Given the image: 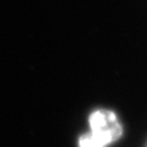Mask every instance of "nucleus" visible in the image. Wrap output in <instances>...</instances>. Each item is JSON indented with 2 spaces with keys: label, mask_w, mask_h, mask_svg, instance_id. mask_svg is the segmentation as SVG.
I'll return each mask as SVG.
<instances>
[{
  "label": "nucleus",
  "mask_w": 147,
  "mask_h": 147,
  "mask_svg": "<svg viewBox=\"0 0 147 147\" xmlns=\"http://www.w3.org/2000/svg\"><path fill=\"white\" fill-rule=\"evenodd\" d=\"M79 146H80V147H102L97 141L92 139L90 134H86V135H84V136L80 137Z\"/></svg>",
  "instance_id": "obj_2"
},
{
  "label": "nucleus",
  "mask_w": 147,
  "mask_h": 147,
  "mask_svg": "<svg viewBox=\"0 0 147 147\" xmlns=\"http://www.w3.org/2000/svg\"><path fill=\"white\" fill-rule=\"evenodd\" d=\"M90 135L102 147L118 141L123 135V125L117 114L108 109H97L90 115Z\"/></svg>",
  "instance_id": "obj_1"
}]
</instances>
